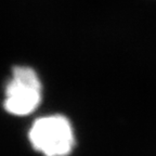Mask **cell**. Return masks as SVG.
I'll use <instances>...</instances> for the list:
<instances>
[{
  "label": "cell",
  "instance_id": "cell-1",
  "mask_svg": "<svg viewBox=\"0 0 156 156\" xmlns=\"http://www.w3.org/2000/svg\"><path fill=\"white\" fill-rule=\"evenodd\" d=\"M29 141L44 156H66L74 147L71 122L61 115H51L35 120L29 130Z\"/></svg>",
  "mask_w": 156,
  "mask_h": 156
},
{
  "label": "cell",
  "instance_id": "cell-2",
  "mask_svg": "<svg viewBox=\"0 0 156 156\" xmlns=\"http://www.w3.org/2000/svg\"><path fill=\"white\" fill-rule=\"evenodd\" d=\"M41 101V83L36 72L27 66L13 68L11 80L5 88L3 106L17 116L30 114Z\"/></svg>",
  "mask_w": 156,
  "mask_h": 156
}]
</instances>
